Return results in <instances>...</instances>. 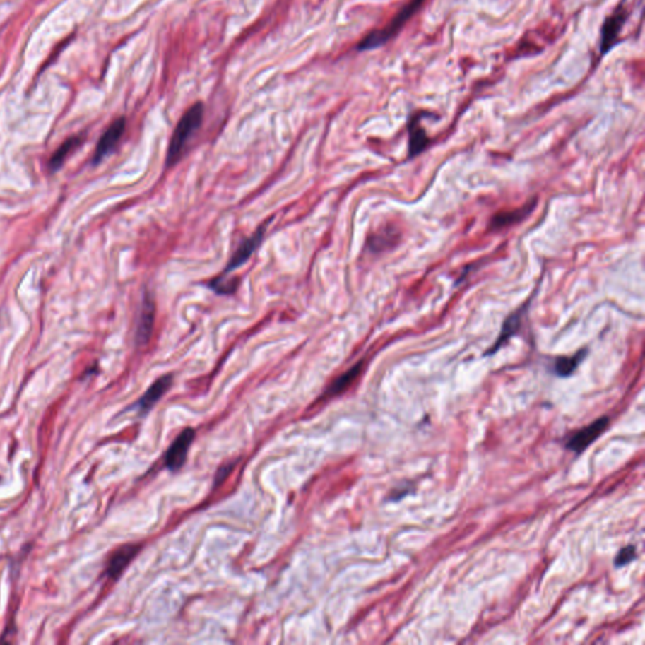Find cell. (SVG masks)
<instances>
[{
    "mask_svg": "<svg viewBox=\"0 0 645 645\" xmlns=\"http://www.w3.org/2000/svg\"><path fill=\"white\" fill-rule=\"evenodd\" d=\"M125 128H126V122L124 117H119L111 124L105 133L100 138L96 150L93 154V164L100 163L114 151L119 144V141L122 140V135L125 133Z\"/></svg>",
    "mask_w": 645,
    "mask_h": 645,
    "instance_id": "5b68a950",
    "label": "cell"
},
{
    "mask_svg": "<svg viewBox=\"0 0 645 645\" xmlns=\"http://www.w3.org/2000/svg\"><path fill=\"white\" fill-rule=\"evenodd\" d=\"M608 424H609V418H606V416L593 421V424L588 425L585 429L576 432L575 435L571 437L567 442V449L574 453L581 454L596 439H599L603 431L608 427Z\"/></svg>",
    "mask_w": 645,
    "mask_h": 645,
    "instance_id": "52a82bcc",
    "label": "cell"
},
{
    "mask_svg": "<svg viewBox=\"0 0 645 645\" xmlns=\"http://www.w3.org/2000/svg\"><path fill=\"white\" fill-rule=\"evenodd\" d=\"M266 230H268L266 225L259 227L257 231L252 236H250L247 239H244V242L239 244V249L233 254L231 260L227 264L222 275H230L235 270H237L241 265H244V262L247 261L251 256L254 255V252L261 244Z\"/></svg>",
    "mask_w": 645,
    "mask_h": 645,
    "instance_id": "8992f818",
    "label": "cell"
},
{
    "mask_svg": "<svg viewBox=\"0 0 645 645\" xmlns=\"http://www.w3.org/2000/svg\"><path fill=\"white\" fill-rule=\"evenodd\" d=\"M635 552H637V551H635V547H624L622 551L617 553L615 561H614V564H615L616 567H622V566L628 564L629 562H632L634 558H635Z\"/></svg>",
    "mask_w": 645,
    "mask_h": 645,
    "instance_id": "ac0fdd59",
    "label": "cell"
},
{
    "mask_svg": "<svg viewBox=\"0 0 645 645\" xmlns=\"http://www.w3.org/2000/svg\"><path fill=\"white\" fill-rule=\"evenodd\" d=\"M425 1L426 0H410L407 4H405V6H402L386 27L381 30H373L369 35L365 37L358 45V49L369 51V49H374V48L386 45L391 38H393L402 30V27L410 20V18L419 12L420 8L424 6Z\"/></svg>",
    "mask_w": 645,
    "mask_h": 645,
    "instance_id": "7a4b0ae2",
    "label": "cell"
},
{
    "mask_svg": "<svg viewBox=\"0 0 645 645\" xmlns=\"http://www.w3.org/2000/svg\"><path fill=\"white\" fill-rule=\"evenodd\" d=\"M141 547L139 545H124L119 547L115 552L111 555L107 566H106V575L112 580L119 579L122 571L128 567V564L133 561V558L138 555Z\"/></svg>",
    "mask_w": 645,
    "mask_h": 645,
    "instance_id": "ba28073f",
    "label": "cell"
},
{
    "mask_svg": "<svg viewBox=\"0 0 645 645\" xmlns=\"http://www.w3.org/2000/svg\"><path fill=\"white\" fill-rule=\"evenodd\" d=\"M527 307H528V304H526L523 307H521V308L518 309L517 312H514L513 314L509 315V316L504 320V323H503V326H502V331H500L499 337L497 339L495 345L489 349L485 355H489L495 353L503 344L508 342V339H511V338L521 329L524 313L527 312Z\"/></svg>",
    "mask_w": 645,
    "mask_h": 645,
    "instance_id": "9c48e42d",
    "label": "cell"
},
{
    "mask_svg": "<svg viewBox=\"0 0 645 645\" xmlns=\"http://www.w3.org/2000/svg\"><path fill=\"white\" fill-rule=\"evenodd\" d=\"M82 141H83V138H82L81 135L66 140L64 144L59 146V149L56 150V153L51 158L49 164H48L49 170L51 172H57L59 168H62V165L66 162L67 157L70 155L72 151H75L78 146H81Z\"/></svg>",
    "mask_w": 645,
    "mask_h": 645,
    "instance_id": "4fadbf2b",
    "label": "cell"
},
{
    "mask_svg": "<svg viewBox=\"0 0 645 645\" xmlns=\"http://www.w3.org/2000/svg\"><path fill=\"white\" fill-rule=\"evenodd\" d=\"M203 104L196 102L184 112L183 117H180L179 122L175 126L174 133L172 135L168 151H167L165 165L168 168L173 167L183 158L188 143L192 139L193 135L197 133L198 129L201 128V125L203 122Z\"/></svg>",
    "mask_w": 645,
    "mask_h": 645,
    "instance_id": "6da1fadb",
    "label": "cell"
},
{
    "mask_svg": "<svg viewBox=\"0 0 645 645\" xmlns=\"http://www.w3.org/2000/svg\"><path fill=\"white\" fill-rule=\"evenodd\" d=\"M233 468H235V464H226V466H222L221 468H220V471H217V474H215V487L220 485V484L226 479L227 475L232 471Z\"/></svg>",
    "mask_w": 645,
    "mask_h": 645,
    "instance_id": "d6986e66",
    "label": "cell"
},
{
    "mask_svg": "<svg viewBox=\"0 0 645 645\" xmlns=\"http://www.w3.org/2000/svg\"><path fill=\"white\" fill-rule=\"evenodd\" d=\"M155 323V300L150 291L146 290L143 294L141 304H140L138 323L135 339L139 345H146L150 341L151 333L154 329Z\"/></svg>",
    "mask_w": 645,
    "mask_h": 645,
    "instance_id": "3957f363",
    "label": "cell"
},
{
    "mask_svg": "<svg viewBox=\"0 0 645 645\" xmlns=\"http://www.w3.org/2000/svg\"><path fill=\"white\" fill-rule=\"evenodd\" d=\"M408 134H410V141H408L410 157H416L421 151H424L427 144L430 143V139L427 138L425 129L420 124L419 117H413V120L410 122Z\"/></svg>",
    "mask_w": 645,
    "mask_h": 645,
    "instance_id": "7c38bea8",
    "label": "cell"
},
{
    "mask_svg": "<svg viewBox=\"0 0 645 645\" xmlns=\"http://www.w3.org/2000/svg\"><path fill=\"white\" fill-rule=\"evenodd\" d=\"M172 384H173L172 374H165L163 377L157 379L138 402L140 411L143 413H148L151 407L154 406L163 397L164 393L170 389Z\"/></svg>",
    "mask_w": 645,
    "mask_h": 645,
    "instance_id": "30bf717a",
    "label": "cell"
},
{
    "mask_svg": "<svg viewBox=\"0 0 645 645\" xmlns=\"http://www.w3.org/2000/svg\"><path fill=\"white\" fill-rule=\"evenodd\" d=\"M625 22V12L620 9L606 19L601 35V53L608 52L611 47L615 45L616 38L622 30V24Z\"/></svg>",
    "mask_w": 645,
    "mask_h": 645,
    "instance_id": "8fae6325",
    "label": "cell"
},
{
    "mask_svg": "<svg viewBox=\"0 0 645 645\" xmlns=\"http://www.w3.org/2000/svg\"><path fill=\"white\" fill-rule=\"evenodd\" d=\"M362 368H363V362H358L355 366L352 367L349 371L344 372L342 376L339 377L331 384V387L326 390V396L328 397H333V396L341 395L343 393L344 391L348 389L350 384L355 382V379L358 378L360 372H362Z\"/></svg>",
    "mask_w": 645,
    "mask_h": 645,
    "instance_id": "5bb4252c",
    "label": "cell"
},
{
    "mask_svg": "<svg viewBox=\"0 0 645 645\" xmlns=\"http://www.w3.org/2000/svg\"><path fill=\"white\" fill-rule=\"evenodd\" d=\"M533 208H535V202H532V203H529L528 206H526L523 208H519V210L511 211V212H500V213L493 217L490 226L493 227V228H499V227L509 226L511 223H517L521 220H523L526 215H528Z\"/></svg>",
    "mask_w": 645,
    "mask_h": 645,
    "instance_id": "2e32d148",
    "label": "cell"
},
{
    "mask_svg": "<svg viewBox=\"0 0 645 645\" xmlns=\"http://www.w3.org/2000/svg\"><path fill=\"white\" fill-rule=\"evenodd\" d=\"M194 437H196L194 430L186 429L180 432L174 442L170 445V448L168 449L167 455H165V466L169 471H179L180 468L184 466L187 454L189 451Z\"/></svg>",
    "mask_w": 645,
    "mask_h": 645,
    "instance_id": "277c9868",
    "label": "cell"
},
{
    "mask_svg": "<svg viewBox=\"0 0 645 645\" xmlns=\"http://www.w3.org/2000/svg\"><path fill=\"white\" fill-rule=\"evenodd\" d=\"M207 286L211 290L215 291L218 295H232L239 288V280L227 279L225 275H220L213 280L208 281Z\"/></svg>",
    "mask_w": 645,
    "mask_h": 645,
    "instance_id": "e0dca14e",
    "label": "cell"
},
{
    "mask_svg": "<svg viewBox=\"0 0 645 645\" xmlns=\"http://www.w3.org/2000/svg\"><path fill=\"white\" fill-rule=\"evenodd\" d=\"M586 355V349H581L575 355L560 357L555 363V372L560 377H569L575 372L576 368L581 365L582 360H585Z\"/></svg>",
    "mask_w": 645,
    "mask_h": 645,
    "instance_id": "9a60e30c",
    "label": "cell"
}]
</instances>
